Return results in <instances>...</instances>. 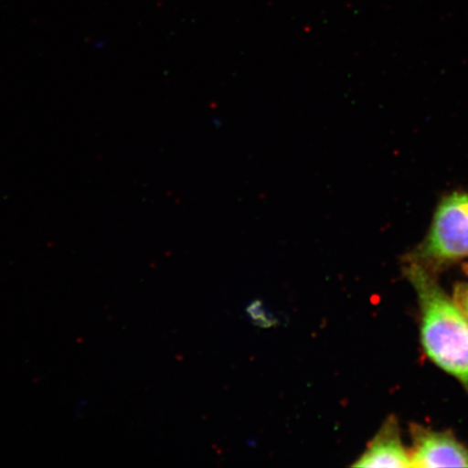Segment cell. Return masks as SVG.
Listing matches in <instances>:
<instances>
[{
	"label": "cell",
	"mask_w": 468,
	"mask_h": 468,
	"mask_svg": "<svg viewBox=\"0 0 468 468\" xmlns=\"http://www.w3.org/2000/svg\"><path fill=\"white\" fill-rule=\"evenodd\" d=\"M356 467H413L411 456L403 446L399 425L394 417L386 420L366 452L353 465Z\"/></svg>",
	"instance_id": "277c9868"
},
{
	"label": "cell",
	"mask_w": 468,
	"mask_h": 468,
	"mask_svg": "<svg viewBox=\"0 0 468 468\" xmlns=\"http://www.w3.org/2000/svg\"><path fill=\"white\" fill-rule=\"evenodd\" d=\"M406 271L419 298L422 314L420 339L426 355L443 371L459 379L468 393L466 315L422 262L412 261Z\"/></svg>",
	"instance_id": "6da1fadb"
},
{
	"label": "cell",
	"mask_w": 468,
	"mask_h": 468,
	"mask_svg": "<svg viewBox=\"0 0 468 468\" xmlns=\"http://www.w3.org/2000/svg\"><path fill=\"white\" fill-rule=\"evenodd\" d=\"M419 257L439 263L468 257V193H452L439 204Z\"/></svg>",
	"instance_id": "7a4b0ae2"
},
{
	"label": "cell",
	"mask_w": 468,
	"mask_h": 468,
	"mask_svg": "<svg viewBox=\"0 0 468 468\" xmlns=\"http://www.w3.org/2000/svg\"><path fill=\"white\" fill-rule=\"evenodd\" d=\"M453 300L468 319V283H460L455 286Z\"/></svg>",
	"instance_id": "5b68a950"
},
{
	"label": "cell",
	"mask_w": 468,
	"mask_h": 468,
	"mask_svg": "<svg viewBox=\"0 0 468 468\" xmlns=\"http://www.w3.org/2000/svg\"><path fill=\"white\" fill-rule=\"evenodd\" d=\"M410 431L413 467H468V448L450 432L431 431L417 424Z\"/></svg>",
	"instance_id": "3957f363"
}]
</instances>
